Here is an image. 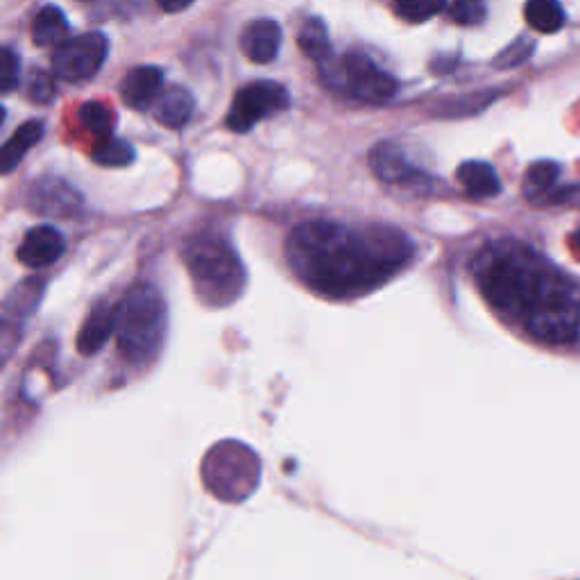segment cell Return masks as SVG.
Wrapping results in <instances>:
<instances>
[{
	"label": "cell",
	"instance_id": "6da1fadb",
	"mask_svg": "<svg viewBox=\"0 0 580 580\" xmlns=\"http://www.w3.org/2000/svg\"><path fill=\"white\" fill-rule=\"evenodd\" d=\"M474 280L492 309L547 345H567L580 327V293L531 246L501 238L471 263Z\"/></svg>",
	"mask_w": 580,
	"mask_h": 580
},
{
	"label": "cell",
	"instance_id": "7a4b0ae2",
	"mask_svg": "<svg viewBox=\"0 0 580 580\" xmlns=\"http://www.w3.org/2000/svg\"><path fill=\"white\" fill-rule=\"evenodd\" d=\"M286 259L306 286L343 299L388 282L413 259V243L388 225L350 229L331 220H309L291 231Z\"/></svg>",
	"mask_w": 580,
	"mask_h": 580
},
{
	"label": "cell",
	"instance_id": "3957f363",
	"mask_svg": "<svg viewBox=\"0 0 580 580\" xmlns=\"http://www.w3.org/2000/svg\"><path fill=\"white\" fill-rule=\"evenodd\" d=\"M182 259L197 297L220 309L241 297L248 275L236 250L220 236L200 234L189 238Z\"/></svg>",
	"mask_w": 580,
	"mask_h": 580
},
{
	"label": "cell",
	"instance_id": "277c9868",
	"mask_svg": "<svg viewBox=\"0 0 580 580\" xmlns=\"http://www.w3.org/2000/svg\"><path fill=\"white\" fill-rule=\"evenodd\" d=\"M168 306L152 284H136L118 304L116 340L129 363H148L163 345Z\"/></svg>",
	"mask_w": 580,
	"mask_h": 580
},
{
	"label": "cell",
	"instance_id": "5b68a950",
	"mask_svg": "<svg viewBox=\"0 0 580 580\" xmlns=\"http://www.w3.org/2000/svg\"><path fill=\"white\" fill-rule=\"evenodd\" d=\"M202 481L220 501L238 503L259 488L261 460L243 442L223 440L204 456Z\"/></svg>",
	"mask_w": 580,
	"mask_h": 580
},
{
	"label": "cell",
	"instance_id": "8992f818",
	"mask_svg": "<svg viewBox=\"0 0 580 580\" xmlns=\"http://www.w3.org/2000/svg\"><path fill=\"white\" fill-rule=\"evenodd\" d=\"M336 89H343L367 105H384L395 98L399 84L384 68L365 53L352 50L340 59V73Z\"/></svg>",
	"mask_w": 580,
	"mask_h": 580
},
{
	"label": "cell",
	"instance_id": "52a82bcc",
	"mask_svg": "<svg viewBox=\"0 0 580 580\" xmlns=\"http://www.w3.org/2000/svg\"><path fill=\"white\" fill-rule=\"evenodd\" d=\"M291 107V93L284 84L272 80H259L243 89H238L231 112L227 116V127L236 134L250 132L259 121L286 112Z\"/></svg>",
	"mask_w": 580,
	"mask_h": 580
},
{
	"label": "cell",
	"instance_id": "ba28073f",
	"mask_svg": "<svg viewBox=\"0 0 580 580\" xmlns=\"http://www.w3.org/2000/svg\"><path fill=\"white\" fill-rule=\"evenodd\" d=\"M110 55V39L102 32H87L71 37L53 55V71L59 80L84 82L91 80Z\"/></svg>",
	"mask_w": 580,
	"mask_h": 580
},
{
	"label": "cell",
	"instance_id": "9c48e42d",
	"mask_svg": "<svg viewBox=\"0 0 580 580\" xmlns=\"http://www.w3.org/2000/svg\"><path fill=\"white\" fill-rule=\"evenodd\" d=\"M369 168L382 182L406 186L416 193H433L440 182L408 161L403 148L393 141H382L369 150Z\"/></svg>",
	"mask_w": 580,
	"mask_h": 580
},
{
	"label": "cell",
	"instance_id": "30bf717a",
	"mask_svg": "<svg viewBox=\"0 0 580 580\" xmlns=\"http://www.w3.org/2000/svg\"><path fill=\"white\" fill-rule=\"evenodd\" d=\"M27 204L32 207V212H37L42 216L71 218L82 209L84 197L64 180L44 178L32 186L27 195Z\"/></svg>",
	"mask_w": 580,
	"mask_h": 580
},
{
	"label": "cell",
	"instance_id": "8fae6325",
	"mask_svg": "<svg viewBox=\"0 0 580 580\" xmlns=\"http://www.w3.org/2000/svg\"><path fill=\"white\" fill-rule=\"evenodd\" d=\"M64 236L59 229L50 225H39L30 229L23 236V243L19 246V261L32 270H39L53 265L64 254Z\"/></svg>",
	"mask_w": 580,
	"mask_h": 580
},
{
	"label": "cell",
	"instance_id": "7c38bea8",
	"mask_svg": "<svg viewBox=\"0 0 580 580\" xmlns=\"http://www.w3.org/2000/svg\"><path fill=\"white\" fill-rule=\"evenodd\" d=\"M284 32L275 19H257L241 34V50L254 64L275 61L282 48Z\"/></svg>",
	"mask_w": 580,
	"mask_h": 580
},
{
	"label": "cell",
	"instance_id": "4fadbf2b",
	"mask_svg": "<svg viewBox=\"0 0 580 580\" xmlns=\"http://www.w3.org/2000/svg\"><path fill=\"white\" fill-rule=\"evenodd\" d=\"M163 71L157 66H136L121 82V98L127 107L144 112L161 95Z\"/></svg>",
	"mask_w": 580,
	"mask_h": 580
},
{
	"label": "cell",
	"instance_id": "5bb4252c",
	"mask_svg": "<svg viewBox=\"0 0 580 580\" xmlns=\"http://www.w3.org/2000/svg\"><path fill=\"white\" fill-rule=\"evenodd\" d=\"M116 316L118 306H112L107 302L95 304L78 333V352L84 356H93L95 352H100L110 336L116 331Z\"/></svg>",
	"mask_w": 580,
	"mask_h": 580
},
{
	"label": "cell",
	"instance_id": "9a60e30c",
	"mask_svg": "<svg viewBox=\"0 0 580 580\" xmlns=\"http://www.w3.org/2000/svg\"><path fill=\"white\" fill-rule=\"evenodd\" d=\"M195 114V98L184 87H170L161 91L155 102V118L168 129H182Z\"/></svg>",
	"mask_w": 580,
	"mask_h": 580
},
{
	"label": "cell",
	"instance_id": "2e32d148",
	"mask_svg": "<svg viewBox=\"0 0 580 580\" xmlns=\"http://www.w3.org/2000/svg\"><path fill=\"white\" fill-rule=\"evenodd\" d=\"M456 180L471 197H494L501 193V180L488 161H463L456 170Z\"/></svg>",
	"mask_w": 580,
	"mask_h": 580
},
{
	"label": "cell",
	"instance_id": "e0dca14e",
	"mask_svg": "<svg viewBox=\"0 0 580 580\" xmlns=\"http://www.w3.org/2000/svg\"><path fill=\"white\" fill-rule=\"evenodd\" d=\"M44 132H46V127L42 121L23 123L14 132L12 139L0 146V175H8V173H12V170H16V166L27 155V150H32L42 141Z\"/></svg>",
	"mask_w": 580,
	"mask_h": 580
},
{
	"label": "cell",
	"instance_id": "ac0fdd59",
	"mask_svg": "<svg viewBox=\"0 0 580 580\" xmlns=\"http://www.w3.org/2000/svg\"><path fill=\"white\" fill-rule=\"evenodd\" d=\"M68 32H71V25L57 5L42 8L32 21V42L39 48H59L68 42Z\"/></svg>",
	"mask_w": 580,
	"mask_h": 580
},
{
	"label": "cell",
	"instance_id": "d6986e66",
	"mask_svg": "<svg viewBox=\"0 0 580 580\" xmlns=\"http://www.w3.org/2000/svg\"><path fill=\"white\" fill-rule=\"evenodd\" d=\"M497 98H499L497 91L460 93V95L435 102L431 114L437 118H463V116H471V114H479V112L488 110Z\"/></svg>",
	"mask_w": 580,
	"mask_h": 580
},
{
	"label": "cell",
	"instance_id": "ffe728a7",
	"mask_svg": "<svg viewBox=\"0 0 580 580\" xmlns=\"http://www.w3.org/2000/svg\"><path fill=\"white\" fill-rule=\"evenodd\" d=\"M297 46L306 57H311L318 66L327 64L331 55V42H329V30L327 23L320 16L306 19L297 32Z\"/></svg>",
	"mask_w": 580,
	"mask_h": 580
},
{
	"label": "cell",
	"instance_id": "44dd1931",
	"mask_svg": "<svg viewBox=\"0 0 580 580\" xmlns=\"http://www.w3.org/2000/svg\"><path fill=\"white\" fill-rule=\"evenodd\" d=\"M560 178V166L556 161H535L528 166L524 175V195L526 200H539L549 197L551 191L556 189V182Z\"/></svg>",
	"mask_w": 580,
	"mask_h": 580
},
{
	"label": "cell",
	"instance_id": "7402d4cb",
	"mask_svg": "<svg viewBox=\"0 0 580 580\" xmlns=\"http://www.w3.org/2000/svg\"><path fill=\"white\" fill-rule=\"evenodd\" d=\"M80 123L84 125L87 132H91L95 136L98 141H102V139H110V136H114L116 116H114L107 102L89 100L80 107Z\"/></svg>",
	"mask_w": 580,
	"mask_h": 580
},
{
	"label": "cell",
	"instance_id": "603a6c76",
	"mask_svg": "<svg viewBox=\"0 0 580 580\" xmlns=\"http://www.w3.org/2000/svg\"><path fill=\"white\" fill-rule=\"evenodd\" d=\"M526 21L542 34H554L565 25V12L554 0H533L524 10Z\"/></svg>",
	"mask_w": 580,
	"mask_h": 580
},
{
	"label": "cell",
	"instance_id": "cb8c5ba5",
	"mask_svg": "<svg viewBox=\"0 0 580 580\" xmlns=\"http://www.w3.org/2000/svg\"><path fill=\"white\" fill-rule=\"evenodd\" d=\"M134 157H136L134 148L127 141L118 139V136H110V139L95 141V148H93L95 163L107 166V168H123L132 163Z\"/></svg>",
	"mask_w": 580,
	"mask_h": 580
},
{
	"label": "cell",
	"instance_id": "d4e9b609",
	"mask_svg": "<svg viewBox=\"0 0 580 580\" xmlns=\"http://www.w3.org/2000/svg\"><path fill=\"white\" fill-rule=\"evenodd\" d=\"M535 48H537L535 39L526 37V34H520V37H518L513 44L505 46V48L492 59V66H494V68H501V71H505V68H518V66H522L524 61H528V59L533 57Z\"/></svg>",
	"mask_w": 580,
	"mask_h": 580
},
{
	"label": "cell",
	"instance_id": "484cf974",
	"mask_svg": "<svg viewBox=\"0 0 580 580\" xmlns=\"http://www.w3.org/2000/svg\"><path fill=\"white\" fill-rule=\"evenodd\" d=\"M39 299H42V282H23L14 291V295L5 302V306L12 314L25 316L39 304Z\"/></svg>",
	"mask_w": 580,
	"mask_h": 580
},
{
	"label": "cell",
	"instance_id": "4316f807",
	"mask_svg": "<svg viewBox=\"0 0 580 580\" xmlns=\"http://www.w3.org/2000/svg\"><path fill=\"white\" fill-rule=\"evenodd\" d=\"M445 3H429V0H403L395 5V12L408 23H424L433 14L445 12Z\"/></svg>",
	"mask_w": 580,
	"mask_h": 580
},
{
	"label": "cell",
	"instance_id": "83f0119b",
	"mask_svg": "<svg viewBox=\"0 0 580 580\" xmlns=\"http://www.w3.org/2000/svg\"><path fill=\"white\" fill-rule=\"evenodd\" d=\"M21 59L14 50L0 48V93H10L19 87Z\"/></svg>",
	"mask_w": 580,
	"mask_h": 580
},
{
	"label": "cell",
	"instance_id": "f1b7e54d",
	"mask_svg": "<svg viewBox=\"0 0 580 580\" xmlns=\"http://www.w3.org/2000/svg\"><path fill=\"white\" fill-rule=\"evenodd\" d=\"M55 93V80L48 71H42V68H34L30 82H27V98L37 105H44Z\"/></svg>",
	"mask_w": 580,
	"mask_h": 580
},
{
	"label": "cell",
	"instance_id": "f546056e",
	"mask_svg": "<svg viewBox=\"0 0 580 580\" xmlns=\"http://www.w3.org/2000/svg\"><path fill=\"white\" fill-rule=\"evenodd\" d=\"M447 14L452 16L454 23L458 25H476L486 19V5L481 3H467V0H460V3L447 5Z\"/></svg>",
	"mask_w": 580,
	"mask_h": 580
},
{
	"label": "cell",
	"instance_id": "4dcf8cb0",
	"mask_svg": "<svg viewBox=\"0 0 580 580\" xmlns=\"http://www.w3.org/2000/svg\"><path fill=\"white\" fill-rule=\"evenodd\" d=\"M547 202L549 204H565V207L580 209V184H571V186H565V189L554 191L547 197Z\"/></svg>",
	"mask_w": 580,
	"mask_h": 580
},
{
	"label": "cell",
	"instance_id": "1f68e13d",
	"mask_svg": "<svg viewBox=\"0 0 580 580\" xmlns=\"http://www.w3.org/2000/svg\"><path fill=\"white\" fill-rule=\"evenodd\" d=\"M189 5H191V3H186V0H184V3H166V0H161V3H159V8H161L166 14H173V12L189 10Z\"/></svg>",
	"mask_w": 580,
	"mask_h": 580
},
{
	"label": "cell",
	"instance_id": "d6a6232c",
	"mask_svg": "<svg viewBox=\"0 0 580 580\" xmlns=\"http://www.w3.org/2000/svg\"><path fill=\"white\" fill-rule=\"evenodd\" d=\"M571 246H573V250L578 252V257H580V229L573 234V238H571Z\"/></svg>",
	"mask_w": 580,
	"mask_h": 580
},
{
	"label": "cell",
	"instance_id": "836d02e7",
	"mask_svg": "<svg viewBox=\"0 0 580 580\" xmlns=\"http://www.w3.org/2000/svg\"><path fill=\"white\" fill-rule=\"evenodd\" d=\"M3 121H5V110H3V105H0V125H3Z\"/></svg>",
	"mask_w": 580,
	"mask_h": 580
}]
</instances>
